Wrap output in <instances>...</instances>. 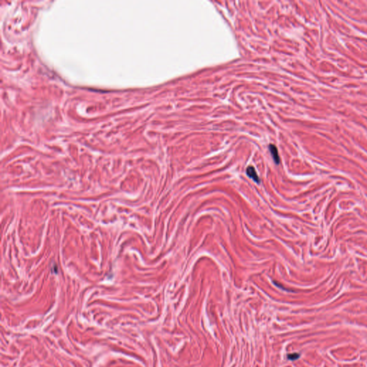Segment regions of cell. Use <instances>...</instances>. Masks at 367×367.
<instances>
[{"instance_id":"2","label":"cell","mask_w":367,"mask_h":367,"mask_svg":"<svg viewBox=\"0 0 367 367\" xmlns=\"http://www.w3.org/2000/svg\"><path fill=\"white\" fill-rule=\"evenodd\" d=\"M269 150L271 153V156H272V159H273L274 162L275 163V164H279L280 156H279V154H278V149H277L275 145L270 144V145L269 146Z\"/></svg>"},{"instance_id":"1","label":"cell","mask_w":367,"mask_h":367,"mask_svg":"<svg viewBox=\"0 0 367 367\" xmlns=\"http://www.w3.org/2000/svg\"><path fill=\"white\" fill-rule=\"evenodd\" d=\"M246 173L248 176V177L252 179L254 182H256V183L257 184H260V178H259L258 175H257V171H255V169L253 167H252V166L248 167L247 168Z\"/></svg>"},{"instance_id":"3","label":"cell","mask_w":367,"mask_h":367,"mask_svg":"<svg viewBox=\"0 0 367 367\" xmlns=\"http://www.w3.org/2000/svg\"><path fill=\"white\" fill-rule=\"evenodd\" d=\"M299 357H300V354H297V353H294V354H290L288 355V359L289 360H291V361L296 360V359H298Z\"/></svg>"}]
</instances>
